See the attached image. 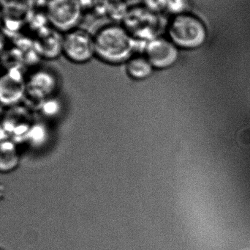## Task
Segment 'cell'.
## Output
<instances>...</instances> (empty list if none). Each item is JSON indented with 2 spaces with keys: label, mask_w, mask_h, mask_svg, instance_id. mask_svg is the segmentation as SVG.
<instances>
[{
  "label": "cell",
  "mask_w": 250,
  "mask_h": 250,
  "mask_svg": "<svg viewBox=\"0 0 250 250\" xmlns=\"http://www.w3.org/2000/svg\"><path fill=\"white\" fill-rule=\"evenodd\" d=\"M144 55L154 69L163 70L176 64L179 48L168 38L156 36L146 44Z\"/></svg>",
  "instance_id": "5"
},
{
  "label": "cell",
  "mask_w": 250,
  "mask_h": 250,
  "mask_svg": "<svg viewBox=\"0 0 250 250\" xmlns=\"http://www.w3.org/2000/svg\"><path fill=\"white\" fill-rule=\"evenodd\" d=\"M94 42L95 55L112 65L126 63L137 48V40L124 26L117 24L104 26L94 37Z\"/></svg>",
  "instance_id": "1"
},
{
  "label": "cell",
  "mask_w": 250,
  "mask_h": 250,
  "mask_svg": "<svg viewBox=\"0 0 250 250\" xmlns=\"http://www.w3.org/2000/svg\"><path fill=\"white\" fill-rule=\"evenodd\" d=\"M4 46V40L2 34L0 32V54L2 52L3 47Z\"/></svg>",
  "instance_id": "15"
},
{
  "label": "cell",
  "mask_w": 250,
  "mask_h": 250,
  "mask_svg": "<svg viewBox=\"0 0 250 250\" xmlns=\"http://www.w3.org/2000/svg\"><path fill=\"white\" fill-rule=\"evenodd\" d=\"M154 70V67L145 55L132 56L126 63V73L135 80L148 79L152 75Z\"/></svg>",
  "instance_id": "9"
},
{
  "label": "cell",
  "mask_w": 250,
  "mask_h": 250,
  "mask_svg": "<svg viewBox=\"0 0 250 250\" xmlns=\"http://www.w3.org/2000/svg\"><path fill=\"white\" fill-rule=\"evenodd\" d=\"M62 33L51 29L49 35H45V44H40L41 54L46 59H56L62 54Z\"/></svg>",
  "instance_id": "10"
},
{
  "label": "cell",
  "mask_w": 250,
  "mask_h": 250,
  "mask_svg": "<svg viewBox=\"0 0 250 250\" xmlns=\"http://www.w3.org/2000/svg\"><path fill=\"white\" fill-rule=\"evenodd\" d=\"M108 1H112V2H124L126 0H108Z\"/></svg>",
  "instance_id": "16"
},
{
  "label": "cell",
  "mask_w": 250,
  "mask_h": 250,
  "mask_svg": "<svg viewBox=\"0 0 250 250\" xmlns=\"http://www.w3.org/2000/svg\"><path fill=\"white\" fill-rule=\"evenodd\" d=\"M58 79L54 71L45 68L34 70L26 77V96L37 102L53 97L58 88Z\"/></svg>",
  "instance_id": "6"
},
{
  "label": "cell",
  "mask_w": 250,
  "mask_h": 250,
  "mask_svg": "<svg viewBox=\"0 0 250 250\" xmlns=\"http://www.w3.org/2000/svg\"><path fill=\"white\" fill-rule=\"evenodd\" d=\"M83 10L77 0H47L45 15L52 29L65 34L78 28Z\"/></svg>",
  "instance_id": "3"
},
{
  "label": "cell",
  "mask_w": 250,
  "mask_h": 250,
  "mask_svg": "<svg viewBox=\"0 0 250 250\" xmlns=\"http://www.w3.org/2000/svg\"><path fill=\"white\" fill-rule=\"evenodd\" d=\"M144 7L151 13L166 10V0H143Z\"/></svg>",
  "instance_id": "13"
},
{
  "label": "cell",
  "mask_w": 250,
  "mask_h": 250,
  "mask_svg": "<svg viewBox=\"0 0 250 250\" xmlns=\"http://www.w3.org/2000/svg\"><path fill=\"white\" fill-rule=\"evenodd\" d=\"M3 0H0V4H1V2H2Z\"/></svg>",
  "instance_id": "17"
},
{
  "label": "cell",
  "mask_w": 250,
  "mask_h": 250,
  "mask_svg": "<svg viewBox=\"0 0 250 250\" xmlns=\"http://www.w3.org/2000/svg\"><path fill=\"white\" fill-rule=\"evenodd\" d=\"M26 96V77L17 70L0 75V106L12 108Z\"/></svg>",
  "instance_id": "7"
},
{
  "label": "cell",
  "mask_w": 250,
  "mask_h": 250,
  "mask_svg": "<svg viewBox=\"0 0 250 250\" xmlns=\"http://www.w3.org/2000/svg\"><path fill=\"white\" fill-rule=\"evenodd\" d=\"M21 154L17 143L9 139L0 140V173L8 174L20 165Z\"/></svg>",
  "instance_id": "8"
},
{
  "label": "cell",
  "mask_w": 250,
  "mask_h": 250,
  "mask_svg": "<svg viewBox=\"0 0 250 250\" xmlns=\"http://www.w3.org/2000/svg\"><path fill=\"white\" fill-rule=\"evenodd\" d=\"M189 6V0H166V10L173 16L187 13Z\"/></svg>",
  "instance_id": "11"
},
{
  "label": "cell",
  "mask_w": 250,
  "mask_h": 250,
  "mask_svg": "<svg viewBox=\"0 0 250 250\" xmlns=\"http://www.w3.org/2000/svg\"><path fill=\"white\" fill-rule=\"evenodd\" d=\"M62 54L73 63H87L95 55L94 37L78 28L64 34Z\"/></svg>",
  "instance_id": "4"
},
{
  "label": "cell",
  "mask_w": 250,
  "mask_h": 250,
  "mask_svg": "<svg viewBox=\"0 0 250 250\" xmlns=\"http://www.w3.org/2000/svg\"><path fill=\"white\" fill-rule=\"evenodd\" d=\"M167 38L179 49L199 48L207 40L205 25L198 17L185 13L173 16L167 27Z\"/></svg>",
  "instance_id": "2"
},
{
  "label": "cell",
  "mask_w": 250,
  "mask_h": 250,
  "mask_svg": "<svg viewBox=\"0 0 250 250\" xmlns=\"http://www.w3.org/2000/svg\"><path fill=\"white\" fill-rule=\"evenodd\" d=\"M83 10L95 7L99 0H77Z\"/></svg>",
  "instance_id": "14"
},
{
  "label": "cell",
  "mask_w": 250,
  "mask_h": 250,
  "mask_svg": "<svg viewBox=\"0 0 250 250\" xmlns=\"http://www.w3.org/2000/svg\"><path fill=\"white\" fill-rule=\"evenodd\" d=\"M40 109L42 114L45 115L52 116L57 114L60 110V104L53 97L44 100L40 103Z\"/></svg>",
  "instance_id": "12"
},
{
  "label": "cell",
  "mask_w": 250,
  "mask_h": 250,
  "mask_svg": "<svg viewBox=\"0 0 250 250\" xmlns=\"http://www.w3.org/2000/svg\"><path fill=\"white\" fill-rule=\"evenodd\" d=\"M0 250H2V249H1V248H0Z\"/></svg>",
  "instance_id": "18"
}]
</instances>
